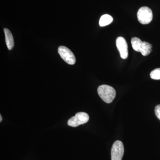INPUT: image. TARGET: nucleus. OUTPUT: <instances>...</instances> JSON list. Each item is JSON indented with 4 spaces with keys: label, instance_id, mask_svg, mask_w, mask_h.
Masks as SVG:
<instances>
[{
    "label": "nucleus",
    "instance_id": "obj_1",
    "mask_svg": "<svg viewBox=\"0 0 160 160\" xmlns=\"http://www.w3.org/2000/svg\"><path fill=\"white\" fill-rule=\"evenodd\" d=\"M98 94L100 97L106 103H110L115 98L116 92L113 87L108 85H102L98 89Z\"/></svg>",
    "mask_w": 160,
    "mask_h": 160
},
{
    "label": "nucleus",
    "instance_id": "obj_2",
    "mask_svg": "<svg viewBox=\"0 0 160 160\" xmlns=\"http://www.w3.org/2000/svg\"><path fill=\"white\" fill-rule=\"evenodd\" d=\"M138 20L141 24L143 25L149 24L151 22L153 17L152 11L149 7L144 6L141 7L137 13Z\"/></svg>",
    "mask_w": 160,
    "mask_h": 160
},
{
    "label": "nucleus",
    "instance_id": "obj_3",
    "mask_svg": "<svg viewBox=\"0 0 160 160\" xmlns=\"http://www.w3.org/2000/svg\"><path fill=\"white\" fill-rule=\"evenodd\" d=\"M89 120V116L85 112H79L75 116L69 119L68 125L71 127H75L82 124L87 123Z\"/></svg>",
    "mask_w": 160,
    "mask_h": 160
},
{
    "label": "nucleus",
    "instance_id": "obj_4",
    "mask_svg": "<svg viewBox=\"0 0 160 160\" xmlns=\"http://www.w3.org/2000/svg\"><path fill=\"white\" fill-rule=\"evenodd\" d=\"M124 152V147L121 141H116L112 145L111 151L112 160H122Z\"/></svg>",
    "mask_w": 160,
    "mask_h": 160
},
{
    "label": "nucleus",
    "instance_id": "obj_5",
    "mask_svg": "<svg viewBox=\"0 0 160 160\" xmlns=\"http://www.w3.org/2000/svg\"><path fill=\"white\" fill-rule=\"evenodd\" d=\"M58 52L65 62L69 65H74L76 62L75 57L70 49L65 46H61L59 47Z\"/></svg>",
    "mask_w": 160,
    "mask_h": 160
},
{
    "label": "nucleus",
    "instance_id": "obj_6",
    "mask_svg": "<svg viewBox=\"0 0 160 160\" xmlns=\"http://www.w3.org/2000/svg\"><path fill=\"white\" fill-rule=\"evenodd\" d=\"M116 46L122 58L125 59L128 56V45L125 39L119 37L117 39Z\"/></svg>",
    "mask_w": 160,
    "mask_h": 160
},
{
    "label": "nucleus",
    "instance_id": "obj_7",
    "mask_svg": "<svg viewBox=\"0 0 160 160\" xmlns=\"http://www.w3.org/2000/svg\"><path fill=\"white\" fill-rule=\"evenodd\" d=\"M6 37V44L7 48L9 50H11L14 46V40L11 32L9 29L5 28L4 29Z\"/></svg>",
    "mask_w": 160,
    "mask_h": 160
},
{
    "label": "nucleus",
    "instance_id": "obj_8",
    "mask_svg": "<svg viewBox=\"0 0 160 160\" xmlns=\"http://www.w3.org/2000/svg\"><path fill=\"white\" fill-rule=\"evenodd\" d=\"M113 21V18L109 14L103 15L100 18L99 25L101 27L107 26Z\"/></svg>",
    "mask_w": 160,
    "mask_h": 160
},
{
    "label": "nucleus",
    "instance_id": "obj_9",
    "mask_svg": "<svg viewBox=\"0 0 160 160\" xmlns=\"http://www.w3.org/2000/svg\"><path fill=\"white\" fill-rule=\"evenodd\" d=\"M152 45L151 44L147 42H143L140 52L144 56H146L150 54V52L152 51Z\"/></svg>",
    "mask_w": 160,
    "mask_h": 160
},
{
    "label": "nucleus",
    "instance_id": "obj_10",
    "mask_svg": "<svg viewBox=\"0 0 160 160\" xmlns=\"http://www.w3.org/2000/svg\"><path fill=\"white\" fill-rule=\"evenodd\" d=\"M143 42L138 38H133L131 39V44L135 51L140 52L142 46Z\"/></svg>",
    "mask_w": 160,
    "mask_h": 160
},
{
    "label": "nucleus",
    "instance_id": "obj_11",
    "mask_svg": "<svg viewBox=\"0 0 160 160\" xmlns=\"http://www.w3.org/2000/svg\"><path fill=\"white\" fill-rule=\"evenodd\" d=\"M150 76L152 79L160 80V68H157L152 71Z\"/></svg>",
    "mask_w": 160,
    "mask_h": 160
},
{
    "label": "nucleus",
    "instance_id": "obj_12",
    "mask_svg": "<svg viewBox=\"0 0 160 160\" xmlns=\"http://www.w3.org/2000/svg\"><path fill=\"white\" fill-rule=\"evenodd\" d=\"M155 114L158 118L160 120V105L156 106L155 108Z\"/></svg>",
    "mask_w": 160,
    "mask_h": 160
},
{
    "label": "nucleus",
    "instance_id": "obj_13",
    "mask_svg": "<svg viewBox=\"0 0 160 160\" xmlns=\"http://www.w3.org/2000/svg\"><path fill=\"white\" fill-rule=\"evenodd\" d=\"M0 118H1V120H0V122H2V116L1 115V117H0Z\"/></svg>",
    "mask_w": 160,
    "mask_h": 160
}]
</instances>
